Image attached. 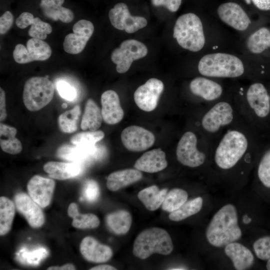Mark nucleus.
<instances>
[{
    "label": "nucleus",
    "instance_id": "f257e3e1",
    "mask_svg": "<svg viewBox=\"0 0 270 270\" xmlns=\"http://www.w3.org/2000/svg\"><path fill=\"white\" fill-rule=\"evenodd\" d=\"M254 135V130L242 118L213 143L210 162L218 170L226 172L242 164H250L258 148Z\"/></svg>",
    "mask_w": 270,
    "mask_h": 270
},
{
    "label": "nucleus",
    "instance_id": "f03ea898",
    "mask_svg": "<svg viewBox=\"0 0 270 270\" xmlns=\"http://www.w3.org/2000/svg\"><path fill=\"white\" fill-rule=\"evenodd\" d=\"M198 112L196 126L212 145L226 128L242 118L234 99L224 97Z\"/></svg>",
    "mask_w": 270,
    "mask_h": 270
},
{
    "label": "nucleus",
    "instance_id": "7ed1b4c3",
    "mask_svg": "<svg viewBox=\"0 0 270 270\" xmlns=\"http://www.w3.org/2000/svg\"><path fill=\"white\" fill-rule=\"evenodd\" d=\"M242 236L237 210L232 204H225L215 213L206 232L208 242L216 248L224 247L230 243L236 242Z\"/></svg>",
    "mask_w": 270,
    "mask_h": 270
},
{
    "label": "nucleus",
    "instance_id": "20e7f679",
    "mask_svg": "<svg viewBox=\"0 0 270 270\" xmlns=\"http://www.w3.org/2000/svg\"><path fill=\"white\" fill-rule=\"evenodd\" d=\"M238 94L234 99L240 114L254 130L256 121L265 119L270 114V96L260 82L252 84L245 92L240 88Z\"/></svg>",
    "mask_w": 270,
    "mask_h": 270
},
{
    "label": "nucleus",
    "instance_id": "39448f33",
    "mask_svg": "<svg viewBox=\"0 0 270 270\" xmlns=\"http://www.w3.org/2000/svg\"><path fill=\"white\" fill-rule=\"evenodd\" d=\"M196 128L184 132L176 149L178 161L190 168L202 167L211 160L212 145Z\"/></svg>",
    "mask_w": 270,
    "mask_h": 270
},
{
    "label": "nucleus",
    "instance_id": "423d86ee",
    "mask_svg": "<svg viewBox=\"0 0 270 270\" xmlns=\"http://www.w3.org/2000/svg\"><path fill=\"white\" fill-rule=\"evenodd\" d=\"M198 70L202 76L210 78H236L244 74V68L238 57L225 53L204 56L198 64Z\"/></svg>",
    "mask_w": 270,
    "mask_h": 270
},
{
    "label": "nucleus",
    "instance_id": "0eeeda50",
    "mask_svg": "<svg viewBox=\"0 0 270 270\" xmlns=\"http://www.w3.org/2000/svg\"><path fill=\"white\" fill-rule=\"evenodd\" d=\"M174 245L169 234L160 228H150L140 232L136 238L133 246L134 255L144 260L154 254H170Z\"/></svg>",
    "mask_w": 270,
    "mask_h": 270
},
{
    "label": "nucleus",
    "instance_id": "6e6552de",
    "mask_svg": "<svg viewBox=\"0 0 270 270\" xmlns=\"http://www.w3.org/2000/svg\"><path fill=\"white\" fill-rule=\"evenodd\" d=\"M173 36L181 47L193 52L200 50L205 44L202 22L193 13L185 14L178 18L174 26Z\"/></svg>",
    "mask_w": 270,
    "mask_h": 270
},
{
    "label": "nucleus",
    "instance_id": "1a4fd4ad",
    "mask_svg": "<svg viewBox=\"0 0 270 270\" xmlns=\"http://www.w3.org/2000/svg\"><path fill=\"white\" fill-rule=\"evenodd\" d=\"M48 76H34L25 82L22 98L26 108L30 111L39 110L48 104L54 95V85Z\"/></svg>",
    "mask_w": 270,
    "mask_h": 270
},
{
    "label": "nucleus",
    "instance_id": "9d476101",
    "mask_svg": "<svg viewBox=\"0 0 270 270\" xmlns=\"http://www.w3.org/2000/svg\"><path fill=\"white\" fill-rule=\"evenodd\" d=\"M147 54L148 48L143 43L134 39L127 40L112 51L111 60L116 64V71L123 74L129 70L133 61L144 58Z\"/></svg>",
    "mask_w": 270,
    "mask_h": 270
},
{
    "label": "nucleus",
    "instance_id": "9b49d317",
    "mask_svg": "<svg viewBox=\"0 0 270 270\" xmlns=\"http://www.w3.org/2000/svg\"><path fill=\"white\" fill-rule=\"evenodd\" d=\"M210 78L196 77L189 84L190 92L203 104V108L224 97L222 86Z\"/></svg>",
    "mask_w": 270,
    "mask_h": 270
},
{
    "label": "nucleus",
    "instance_id": "f8f14e48",
    "mask_svg": "<svg viewBox=\"0 0 270 270\" xmlns=\"http://www.w3.org/2000/svg\"><path fill=\"white\" fill-rule=\"evenodd\" d=\"M52 49L46 42L35 38L28 40L26 47L18 44L13 51L14 60L24 64L35 60L43 61L48 59L52 54Z\"/></svg>",
    "mask_w": 270,
    "mask_h": 270
},
{
    "label": "nucleus",
    "instance_id": "ddd939ff",
    "mask_svg": "<svg viewBox=\"0 0 270 270\" xmlns=\"http://www.w3.org/2000/svg\"><path fill=\"white\" fill-rule=\"evenodd\" d=\"M108 16L114 27L119 30H124L128 33L135 32L147 24L144 18L132 16L126 4L122 2L116 4L110 9Z\"/></svg>",
    "mask_w": 270,
    "mask_h": 270
},
{
    "label": "nucleus",
    "instance_id": "4468645a",
    "mask_svg": "<svg viewBox=\"0 0 270 270\" xmlns=\"http://www.w3.org/2000/svg\"><path fill=\"white\" fill-rule=\"evenodd\" d=\"M164 88V84L160 80L156 78H150L136 90L134 100L136 104L144 111L154 110L158 105Z\"/></svg>",
    "mask_w": 270,
    "mask_h": 270
},
{
    "label": "nucleus",
    "instance_id": "2eb2a0df",
    "mask_svg": "<svg viewBox=\"0 0 270 270\" xmlns=\"http://www.w3.org/2000/svg\"><path fill=\"white\" fill-rule=\"evenodd\" d=\"M72 30L73 33L66 36L63 47L66 52L76 54L84 48L94 32V26L90 21L81 20L74 25Z\"/></svg>",
    "mask_w": 270,
    "mask_h": 270
},
{
    "label": "nucleus",
    "instance_id": "dca6fc26",
    "mask_svg": "<svg viewBox=\"0 0 270 270\" xmlns=\"http://www.w3.org/2000/svg\"><path fill=\"white\" fill-rule=\"evenodd\" d=\"M121 140L124 146L132 152H142L151 147L155 136L150 131L138 126H128L121 133Z\"/></svg>",
    "mask_w": 270,
    "mask_h": 270
},
{
    "label": "nucleus",
    "instance_id": "f3484780",
    "mask_svg": "<svg viewBox=\"0 0 270 270\" xmlns=\"http://www.w3.org/2000/svg\"><path fill=\"white\" fill-rule=\"evenodd\" d=\"M217 12L220 18L224 22L236 30H244L251 23L246 13L236 2L222 4L218 6Z\"/></svg>",
    "mask_w": 270,
    "mask_h": 270
},
{
    "label": "nucleus",
    "instance_id": "a211bd4d",
    "mask_svg": "<svg viewBox=\"0 0 270 270\" xmlns=\"http://www.w3.org/2000/svg\"><path fill=\"white\" fill-rule=\"evenodd\" d=\"M55 186L54 181L38 175L30 178L27 188L30 198L41 208L49 205Z\"/></svg>",
    "mask_w": 270,
    "mask_h": 270
},
{
    "label": "nucleus",
    "instance_id": "6ab92c4d",
    "mask_svg": "<svg viewBox=\"0 0 270 270\" xmlns=\"http://www.w3.org/2000/svg\"><path fill=\"white\" fill-rule=\"evenodd\" d=\"M14 202L18 210L22 214L32 228H40L45 218L40 206L30 196L24 193L17 194Z\"/></svg>",
    "mask_w": 270,
    "mask_h": 270
},
{
    "label": "nucleus",
    "instance_id": "aec40b11",
    "mask_svg": "<svg viewBox=\"0 0 270 270\" xmlns=\"http://www.w3.org/2000/svg\"><path fill=\"white\" fill-rule=\"evenodd\" d=\"M101 104L102 119L106 124H115L122 120L124 112L115 91L108 90L104 92L101 96Z\"/></svg>",
    "mask_w": 270,
    "mask_h": 270
},
{
    "label": "nucleus",
    "instance_id": "412c9836",
    "mask_svg": "<svg viewBox=\"0 0 270 270\" xmlns=\"http://www.w3.org/2000/svg\"><path fill=\"white\" fill-rule=\"evenodd\" d=\"M80 250L87 260L96 263L106 262L112 256L110 247L100 243L90 236H86L82 240Z\"/></svg>",
    "mask_w": 270,
    "mask_h": 270
},
{
    "label": "nucleus",
    "instance_id": "4be33fe9",
    "mask_svg": "<svg viewBox=\"0 0 270 270\" xmlns=\"http://www.w3.org/2000/svg\"><path fill=\"white\" fill-rule=\"evenodd\" d=\"M167 166L166 154L160 148L144 152L136 160L134 165L136 169L148 173L160 172Z\"/></svg>",
    "mask_w": 270,
    "mask_h": 270
},
{
    "label": "nucleus",
    "instance_id": "5701e85b",
    "mask_svg": "<svg viewBox=\"0 0 270 270\" xmlns=\"http://www.w3.org/2000/svg\"><path fill=\"white\" fill-rule=\"evenodd\" d=\"M224 252L237 270H247L254 264V258L252 253L240 243L234 242L228 244L224 246Z\"/></svg>",
    "mask_w": 270,
    "mask_h": 270
},
{
    "label": "nucleus",
    "instance_id": "b1692460",
    "mask_svg": "<svg viewBox=\"0 0 270 270\" xmlns=\"http://www.w3.org/2000/svg\"><path fill=\"white\" fill-rule=\"evenodd\" d=\"M43 168L50 178L60 180L76 176L82 170V164L72 162H49L44 166Z\"/></svg>",
    "mask_w": 270,
    "mask_h": 270
},
{
    "label": "nucleus",
    "instance_id": "393cba45",
    "mask_svg": "<svg viewBox=\"0 0 270 270\" xmlns=\"http://www.w3.org/2000/svg\"><path fill=\"white\" fill-rule=\"evenodd\" d=\"M142 177L140 170L127 168L111 173L108 177L106 186L111 191H116L122 188L139 181Z\"/></svg>",
    "mask_w": 270,
    "mask_h": 270
},
{
    "label": "nucleus",
    "instance_id": "a878e982",
    "mask_svg": "<svg viewBox=\"0 0 270 270\" xmlns=\"http://www.w3.org/2000/svg\"><path fill=\"white\" fill-rule=\"evenodd\" d=\"M64 0H41L40 7L47 18L64 23L71 22L74 18L73 12L69 8L62 6Z\"/></svg>",
    "mask_w": 270,
    "mask_h": 270
},
{
    "label": "nucleus",
    "instance_id": "bb28decb",
    "mask_svg": "<svg viewBox=\"0 0 270 270\" xmlns=\"http://www.w3.org/2000/svg\"><path fill=\"white\" fill-rule=\"evenodd\" d=\"M102 120V111L100 108L92 99H88L82 116L81 128L84 130H96L101 126Z\"/></svg>",
    "mask_w": 270,
    "mask_h": 270
},
{
    "label": "nucleus",
    "instance_id": "cd10ccee",
    "mask_svg": "<svg viewBox=\"0 0 270 270\" xmlns=\"http://www.w3.org/2000/svg\"><path fill=\"white\" fill-rule=\"evenodd\" d=\"M16 133L17 130L15 128L0 123V146L4 152L12 154L21 152L22 144L16 137Z\"/></svg>",
    "mask_w": 270,
    "mask_h": 270
},
{
    "label": "nucleus",
    "instance_id": "c85d7f7f",
    "mask_svg": "<svg viewBox=\"0 0 270 270\" xmlns=\"http://www.w3.org/2000/svg\"><path fill=\"white\" fill-rule=\"evenodd\" d=\"M167 193V188L160 190L156 186L153 185L140 190L138 197L146 209L154 211L162 204Z\"/></svg>",
    "mask_w": 270,
    "mask_h": 270
},
{
    "label": "nucleus",
    "instance_id": "c756f323",
    "mask_svg": "<svg viewBox=\"0 0 270 270\" xmlns=\"http://www.w3.org/2000/svg\"><path fill=\"white\" fill-rule=\"evenodd\" d=\"M96 153L74 144H64L58 149L56 156L62 160L82 164L94 156Z\"/></svg>",
    "mask_w": 270,
    "mask_h": 270
},
{
    "label": "nucleus",
    "instance_id": "7c9ffc66",
    "mask_svg": "<svg viewBox=\"0 0 270 270\" xmlns=\"http://www.w3.org/2000/svg\"><path fill=\"white\" fill-rule=\"evenodd\" d=\"M106 220L108 226L114 234H124L130 228L132 218L128 212L120 210L108 214Z\"/></svg>",
    "mask_w": 270,
    "mask_h": 270
},
{
    "label": "nucleus",
    "instance_id": "2f4dec72",
    "mask_svg": "<svg viewBox=\"0 0 270 270\" xmlns=\"http://www.w3.org/2000/svg\"><path fill=\"white\" fill-rule=\"evenodd\" d=\"M68 214L73 218L72 225L74 227L80 228H94L100 224L98 218L94 214H80L78 206L75 203H71L68 208Z\"/></svg>",
    "mask_w": 270,
    "mask_h": 270
},
{
    "label": "nucleus",
    "instance_id": "473e14b6",
    "mask_svg": "<svg viewBox=\"0 0 270 270\" xmlns=\"http://www.w3.org/2000/svg\"><path fill=\"white\" fill-rule=\"evenodd\" d=\"M104 136V133L102 130L84 132L72 136L70 142L74 145L92 152H96V144Z\"/></svg>",
    "mask_w": 270,
    "mask_h": 270
},
{
    "label": "nucleus",
    "instance_id": "72a5a7b5",
    "mask_svg": "<svg viewBox=\"0 0 270 270\" xmlns=\"http://www.w3.org/2000/svg\"><path fill=\"white\" fill-rule=\"evenodd\" d=\"M248 50L254 54H260L270 48V30L262 27L252 34L246 42Z\"/></svg>",
    "mask_w": 270,
    "mask_h": 270
},
{
    "label": "nucleus",
    "instance_id": "f704fd0d",
    "mask_svg": "<svg viewBox=\"0 0 270 270\" xmlns=\"http://www.w3.org/2000/svg\"><path fill=\"white\" fill-rule=\"evenodd\" d=\"M15 214L14 202L5 196L0 198V234H6L10 230Z\"/></svg>",
    "mask_w": 270,
    "mask_h": 270
},
{
    "label": "nucleus",
    "instance_id": "c9c22d12",
    "mask_svg": "<svg viewBox=\"0 0 270 270\" xmlns=\"http://www.w3.org/2000/svg\"><path fill=\"white\" fill-rule=\"evenodd\" d=\"M203 205V199L200 196L186 201L181 207L170 212L169 218L174 222L182 220L200 212Z\"/></svg>",
    "mask_w": 270,
    "mask_h": 270
},
{
    "label": "nucleus",
    "instance_id": "e433bc0d",
    "mask_svg": "<svg viewBox=\"0 0 270 270\" xmlns=\"http://www.w3.org/2000/svg\"><path fill=\"white\" fill-rule=\"evenodd\" d=\"M78 105L62 114L58 118L59 128L64 133H72L78 129V124L80 115Z\"/></svg>",
    "mask_w": 270,
    "mask_h": 270
},
{
    "label": "nucleus",
    "instance_id": "4c0bfd02",
    "mask_svg": "<svg viewBox=\"0 0 270 270\" xmlns=\"http://www.w3.org/2000/svg\"><path fill=\"white\" fill-rule=\"evenodd\" d=\"M188 194L184 190L174 188L167 193L162 204L164 211L171 212L181 207L188 200Z\"/></svg>",
    "mask_w": 270,
    "mask_h": 270
},
{
    "label": "nucleus",
    "instance_id": "58836bf2",
    "mask_svg": "<svg viewBox=\"0 0 270 270\" xmlns=\"http://www.w3.org/2000/svg\"><path fill=\"white\" fill-rule=\"evenodd\" d=\"M257 176L260 182L270 188V148L262 154L257 167Z\"/></svg>",
    "mask_w": 270,
    "mask_h": 270
},
{
    "label": "nucleus",
    "instance_id": "ea45409f",
    "mask_svg": "<svg viewBox=\"0 0 270 270\" xmlns=\"http://www.w3.org/2000/svg\"><path fill=\"white\" fill-rule=\"evenodd\" d=\"M52 30V28L50 24L36 17L34 18L28 34L32 38L43 40L46 38L47 35L50 34Z\"/></svg>",
    "mask_w": 270,
    "mask_h": 270
},
{
    "label": "nucleus",
    "instance_id": "a19ab883",
    "mask_svg": "<svg viewBox=\"0 0 270 270\" xmlns=\"http://www.w3.org/2000/svg\"><path fill=\"white\" fill-rule=\"evenodd\" d=\"M253 248L259 259L270 260V236H262L256 240L253 244Z\"/></svg>",
    "mask_w": 270,
    "mask_h": 270
},
{
    "label": "nucleus",
    "instance_id": "79ce46f5",
    "mask_svg": "<svg viewBox=\"0 0 270 270\" xmlns=\"http://www.w3.org/2000/svg\"><path fill=\"white\" fill-rule=\"evenodd\" d=\"M20 260L23 262L30 264H38L40 261L44 258L48 254L46 249L40 248L32 252H28L26 250H21Z\"/></svg>",
    "mask_w": 270,
    "mask_h": 270
},
{
    "label": "nucleus",
    "instance_id": "37998d69",
    "mask_svg": "<svg viewBox=\"0 0 270 270\" xmlns=\"http://www.w3.org/2000/svg\"><path fill=\"white\" fill-rule=\"evenodd\" d=\"M100 194V188L98 183L94 180H88L84 184L82 190L83 197L90 202L97 200Z\"/></svg>",
    "mask_w": 270,
    "mask_h": 270
},
{
    "label": "nucleus",
    "instance_id": "c03bdc74",
    "mask_svg": "<svg viewBox=\"0 0 270 270\" xmlns=\"http://www.w3.org/2000/svg\"><path fill=\"white\" fill-rule=\"evenodd\" d=\"M56 88L60 95L68 100H73L77 96L76 89L66 81H58L56 84Z\"/></svg>",
    "mask_w": 270,
    "mask_h": 270
},
{
    "label": "nucleus",
    "instance_id": "a18cd8bd",
    "mask_svg": "<svg viewBox=\"0 0 270 270\" xmlns=\"http://www.w3.org/2000/svg\"><path fill=\"white\" fill-rule=\"evenodd\" d=\"M14 22V16L10 11L5 12L0 18V34H5L11 28Z\"/></svg>",
    "mask_w": 270,
    "mask_h": 270
},
{
    "label": "nucleus",
    "instance_id": "49530a36",
    "mask_svg": "<svg viewBox=\"0 0 270 270\" xmlns=\"http://www.w3.org/2000/svg\"><path fill=\"white\" fill-rule=\"evenodd\" d=\"M154 6H164L172 12H176L180 6L182 0H152Z\"/></svg>",
    "mask_w": 270,
    "mask_h": 270
},
{
    "label": "nucleus",
    "instance_id": "de8ad7c7",
    "mask_svg": "<svg viewBox=\"0 0 270 270\" xmlns=\"http://www.w3.org/2000/svg\"><path fill=\"white\" fill-rule=\"evenodd\" d=\"M34 18L32 14L28 12H24L16 18V24L18 28L24 29L32 25L34 22Z\"/></svg>",
    "mask_w": 270,
    "mask_h": 270
},
{
    "label": "nucleus",
    "instance_id": "09e8293b",
    "mask_svg": "<svg viewBox=\"0 0 270 270\" xmlns=\"http://www.w3.org/2000/svg\"><path fill=\"white\" fill-rule=\"evenodd\" d=\"M6 94L4 90L0 88V120H4L6 118Z\"/></svg>",
    "mask_w": 270,
    "mask_h": 270
},
{
    "label": "nucleus",
    "instance_id": "8fccbe9b",
    "mask_svg": "<svg viewBox=\"0 0 270 270\" xmlns=\"http://www.w3.org/2000/svg\"><path fill=\"white\" fill-rule=\"evenodd\" d=\"M255 6L262 10H270V0H252Z\"/></svg>",
    "mask_w": 270,
    "mask_h": 270
},
{
    "label": "nucleus",
    "instance_id": "3c124183",
    "mask_svg": "<svg viewBox=\"0 0 270 270\" xmlns=\"http://www.w3.org/2000/svg\"><path fill=\"white\" fill-rule=\"evenodd\" d=\"M48 270H74L75 266L72 264H67L62 266H52L48 268Z\"/></svg>",
    "mask_w": 270,
    "mask_h": 270
},
{
    "label": "nucleus",
    "instance_id": "603ef678",
    "mask_svg": "<svg viewBox=\"0 0 270 270\" xmlns=\"http://www.w3.org/2000/svg\"><path fill=\"white\" fill-rule=\"evenodd\" d=\"M90 270H116L114 267L108 264H101L94 266Z\"/></svg>",
    "mask_w": 270,
    "mask_h": 270
},
{
    "label": "nucleus",
    "instance_id": "864d4df0",
    "mask_svg": "<svg viewBox=\"0 0 270 270\" xmlns=\"http://www.w3.org/2000/svg\"><path fill=\"white\" fill-rule=\"evenodd\" d=\"M266 269L270 270V260H268L266 265Z\"/></svg>",
    "mask_w": 270,
    "mask_h": 270
},
{
    "label": "nucleus",
    "instance_id": "5fc2aeb1",
    "mask_svg": "<svg viewBox=\"0 0 270 270\" xmlns=\"http://www.w3.org/2000/svg\"><path fill=\"white\" fill-rule=\"evenodd\" d=\"M68 105L66 103H63L62 105V108H65L67 107Z\"/></svg>",
    "mask_w": 270,
    "mask_h": 270
},
{
    "label": "nucleus",
    "instance_id": "6e6d98bb",
    "mask_svg": "<svg viewBox=\"0 0 270 270\" xmlns=\"http://www.w3.org/2000/svg\"><path fill=\"white\" fill-rule=\"evenodd\" d=\"M245 1L248 4H250L251 2L250 0H245Z\"/></svg>",
    "mask_w": 270,
    "mask_h": 270
}]
</instances>
